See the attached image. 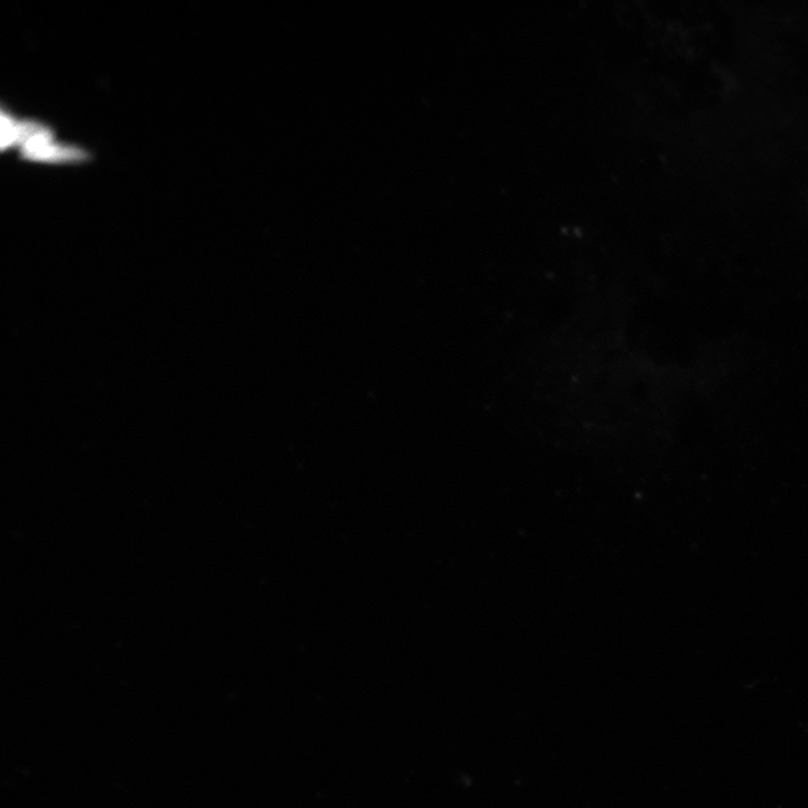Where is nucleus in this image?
Returning a JSON list of instances; mask_svg holds the SVG:
<instances>
[{
  "instance_id": "nucleus-1",
  "label": "nucleus",
  "mask_w": 808,
  "mask_h": 808,
  "mask_svg": "<svg viewBox=\"0 0 808 808\" xmlns=\"http://www.w3.org/2000/svg\"><path fill=\"white\" fill-rule=\"evenodd\" d=\"M22 155L26 160L50 163H79L89 158L77 146L55 143L49 128L23 145Z\"/></svg>"
},
{
  "instance_id": "nucleus-2",
  "label": "nucleus",
  "mask_w": 808,
  "mask_h": 808,
  "mask_svg": "<svg viewBox=\"0 0 808 808\" xmlns=\"http://www.w3.org/2000/svg\"><path fill=\"white\" fill-rule=\"evenodd\" d=\"M45 127L36 122H18L12 116L2 113V149L12 148L16 145H25L33 137L47 131Z\"/></svg>"
}]
</instances>
